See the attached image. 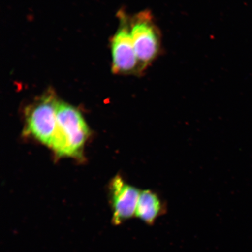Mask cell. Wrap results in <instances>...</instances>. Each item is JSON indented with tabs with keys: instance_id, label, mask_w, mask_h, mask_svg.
Returning a JSON list of instances; mask_svg holds the SVG:
<instances>
[{
	"instance_id": "cell-2",
	"label": "cell",
	"mask_w": 252,
	"mask_h": 252,
	"mask_svg": "<svg viewBox=\"0 0 252 252\" xmlns=\"http://www.w3.org/2000/svg\"><path fill=\"white\" fill-rule=\"evenodd\" d=\"M130 31L141 74L159 56L161 35L149 11L139 12L130 22Z\"/></svg>"
},
{
	"instance_id": "cell-1",
	"label": "cell",
	"mask_w": 252,
	"mask_h": 252,
	"mask_svg": "<svg viewBox=\"0 0 252 252\" xmlns=\"http://www.w3.org/2000/svg\"><path fill=\"white\" fill-rule=\"evenodd\" d=\"M89 132L80 111L67 103L59 101L56 131L50 147L57 155L80 158Z\"/></svg>"
},
{
	"instance_id": "cell-5",
	"label": "cell",
	"mask_w": 252,
	"mask_h": 252,
	"mask_svg": "<svg viewBox=\"0 0 252 252\" xmlns=\"http://www.w3.org/2000/svg\"><path fill=\"white\" fill-rule=\"evenodd\" d=\"M113 222L121 224L135 215L141 191L126 183L119 175L112 179L110 184Z\"/></svg>"
},
{
	"instance_id": "cell-4",
	"label": "cell",
	"mask_w": 252,
	"mask_h": 252,
	"mask_svg": "<svg viewBox=\"0 0 252 252\" xmlns=\"http://www.w3.org/2000/svg\"><path fill=\"white\" fill-rule=\"evenodd\" d=\"M121 27L112 40V71L122 75H140L139 63L132 39L130 22L122 18Z\"/></svg>"
},
{
	"instance_id": "cell-6",
	"label": "cell",
	"mask_w": 252,
	"mask_h": 252,
	"mask_svg": "<svg viewBox=\"0 0 252 252\" xmlns=\"http://www.w3.org/2000/svg\"><path fill=\"white\" fill-rule=\"evenodd\" d=\"M165 210L163 201L156 192L150 190L141 191L135 215L146 224H154Z\"/></svg>"
},
{
	"instance_id": "cell-3",
	"label": "cell",
	"mask_w": 252,
	"mask_h": 252,
	"mask_svg": "<svg viewBox=\"0 0 252 252\" xmlns=\"http://www.w3.org/2000/svg\"><path fill=\"white\" fill-rule=\"evenodd\" d=\"M59 102L54 91L49 90L25 110L27 133L49 147L56 131Z\"/></svg>"
}]
</instances>
